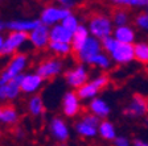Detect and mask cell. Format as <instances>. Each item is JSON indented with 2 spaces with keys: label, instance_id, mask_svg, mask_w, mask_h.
<instances>
[{
  "label": "cell",
  "instance_id": "obj_29",
  "mask_svg": "<svg viewBox=\"0 0 148 146\" xmlns=\"http://www.w3.org/2000/svg\"><path fill=\"white\" fill-rule=\"evenodd\" d=\"M110 3L118 8L145 9L148 7V0H110Z\"/></svg>",
  "mask_w": 148,
  "mask_h": 146
},
{
  "label": "cell",
  "instance_id": "obj_6",
  "mask_svg": "<svg viewBox=\"0 0 148 146\" xmlns=\"http://www.w3.org/2000/svg\"><path fill=\"white\" fill-rule=\"evenodd\" d=\"M64 79H65V83H66L71 90L77 91L78 88H81L83 84H86L90 80L89 67H87V65L78 62V63L74 65L73 67L65 70Z\"/></svg>",
  "mask_w": 148,
  "mask_h": 146
},
{
  "label": "cell",
  "instance_id": "obj_27",
  "mask_svg": "<svg viewBox=\"0 0 148 146\" xmlns=\"http://www.w3.org/2000/svg\"><path fill=\"white\" fill-rule=\"evenodd\" d=\"M135 61L142 65H148V41H138L134 43Z\"/></svg>",
  "mask_w": 148,
  "mask_h": 146
},
{
  "label": "cell",
  "instance_id": "obj_1",
  "mask_svg": "<svg viewBox=\"0 0 148 146\" xmlns=\"http://www.w3.org/2000/svg\"><path fill=\"white\" fill-rule=\"evenodd\" d=\"M102 48H103V52H106L110 55L114 65L126 66V65L135 61L134 45L122 43L115 40L112 36L108 37V38H105V40L102 41Z\"/></svg>",
  "mask_w": 148,
  "mask_h": 146
},
{
  "label": "cell",
  "instance_id": "obj_30",
  "mask_svg": "<svg viewBox=\"0 0 148 146\" xmlns=\"http://www.w3.org/2000/svg\"><path fill=\"white\" fill-rule=\"evenodd\" d=\"M132 20H134L135 28H138L139 31L144 32V33H148V13L145 11L136 13Z\"/></svg>",
  "mask_w": 148,
  "mask_h": 146
},
{
  "label": "cell",
  "instance_id": "obj_18",
  "mask_svg": "<svg viewBox=\"0 0 148 146\" xmlns=\"http://www.w3.org/2000/svg\"><path fill=\"white\" fill-rule=\"evenodd\" d=\"M112 37L122 43L134 45L136 41V29H135V26L131 24L122 25V26H115Z\"/></svg>",
  "mask_w": 148,
  "mask_h": 146
},
{
  "label": "cell",
  "instance_id": "obj_20",
  "mask_svg": "<svg viewBox=\"0 0 148 146\" xmlns=\"http://www.w3.org/2000/svg\"><path fill=\"white\" fill-rule=\"evenodd\" d=\"M20 120V113L13 105H3L0 113V124L4 126H15Z\"/></svg>",
  "mask_w": 148,
  "mask_h": 146
},
{
  "label": "cell",
  "instance_id": "obj_19",
  "mask_svg": "<svg viewBox=\"0 0 148 146\" xmlns=\"http://www.w3.org/2000/svg\"><path fill=\"white\" fill-rule=\"evenodd\" d=\"M45 103H44V99L40 94L32 95V96L28 97L27 100V112L29 116L34 117V119H40L45 115Z\"/></svg>",
  "mask_w": 148,
  "mask_h": 146
},
{
  "label": "cell",
  "instance_id": "obj_4",
  "mask_svg": "<svg viewBox=\"0 0 148 146\" xmlns=\"http://www.w3.org/2000/svg\"><path fill=\"white\" fill-rule=\"evenodd\" d=\"M108 84H110V76L106 73H101L94 78H90L86 84H83L81 88L77 90V94L82 101H90L98 97L101 91H103Z\"/></svg>",
  "mask_w": 148,
  "mask_h": 146
},
{
  "label": "cell",
  "instance_id": "obj_3",
  "mask_svg": "<svg viewBox=\"0 0 148 146\" xmlns=\"http://www.w3.org/2000/svg\"><path fill=\"white\" fill-rule=\"evenodd\" d=\"M28 65H29V57L27 53L20 52L12 55L4 66V69L0 71V84L8 83L18 76H21L27 70Z\"/></svg>",
  "mask_w": 148,
  "mask_h": 146
},
{
  "label": "cell",
  "instance_id": "obj_9",
  "mask_svg": "<svg viewBox=\"0 0 148 146\" xmlns=\"http://www.w3.org/2000/svg\"><path fill=\"white\" fill-rule=\"evenodd\" d=\"M82 111V100L79 99L77 91L70 90L62 95L61 99V112L66 119H74Z\"/></svg>",
  "mask_w": 148,
  "mask_h": 146
},
{
  "label": "cell",
  "instance_id": "obj_34",
  "mask_svg": "<svg viewBox=\"0 0 148 146\" xmlns=\"http://www.w3.org/2000/svg\"><path fill=\"white\" fill-rule=\"evenodd\" d=\"M57 4H60L61 7L69 9V11H71L73 8H75V7H77L78 0H58V1H57Z\"/></svg>",
  "mask_w": 148,
  "mask_h": 146
},
{
  "label": "cell",
  "instance_id": "obj_2",
  "mask_svg": "<svg viewBox=\"0 0 148 146\" xmlns=\"http://www.w3.org/2000/svg\"><path fill=\"white\" fill-rule=\"evenodd\" d=\"M87 28L91 34V37L99 41H103L105 38L112 36L115 29V25L112 22L111 16L106 13H94L87 20Z\"/></svg>",
  "mask_w": 148,
  "mask_h": 146
},
{
  "label": "cell",
  "instance_id": "obj_39",
  "mask_svg": "<svg viewBox=\"0 0 148 146\" xmlns=\"http://www.w3.org/2000/svg\"><path fill=\"white\" fill-rule=\"evenodd\" d=\"M144 124H145V125H147V126H148V115H147V116H145V117H144Z\"/></svg>",
  "mask_w": 148,
  "mask_h": 146
},
{
  "label": "cell",
  "instance_id": "obj_43",
  "mask_svg": "<svg viewBox=\"0 0 148 146\" xmlns=\"http://www.w3.org/2000/svg\"><path fill=\"white\" fill-rule=\"evenodd\" d=\"M0 113H1V107H0Z\"/></svg>",
  "mask_w": 148,
  "mask_h": 146
},
{
  "label": "cell",
  "instance_id": "obj_25",
  "mask_svg": "<svg viewBox=\"0 0 148 146\" xmlns=\"http://www.w3.org/2000/svg\"><path fill=\"white\" fill-rule=\"evenodd\" d=\"M89 66L95 67V69H98V70L102 71V73H106V71H108V70L112 69L114 62H112V59L110 58V55H108L107 53L102 52V53L97 54L95 57L92 58Z\"/></svg>",
  "mask_w": 148,
  "mask_h": 146
},
{
  "label": "cell",
  "instance_id": "obj_33",
  "mask_svg": "<svg viewBox=\"0 0 148 146\" xmlns=\"http://www.w3.org/2000/svg\"><path fill=\"white\" fill-rule=\"evenodd\" d=\"M112 146H132V141L124 134H118V137L112 141Z\"/></svg>",
  "mask_w": 148,
  "mask_h": 146
},
{
  "label": "cell",
  "instance_id": "obj_41",
  "mask_svg": "<svg viewBox=\"0 0 148 146\" xmlns=\"http://www.w3.org/2000/svg\"><path fill=\"white\" fill-rule=\"evenodd\" d=\"M144 11H145V12H147V13H148V7H147V8H145V9H144Z\"/></svg>",
  "mask_w": 148,
  "mask_h": 146
},
{
  "label": "cell",
  "instance_id": "obj_42",
  "mask_svg": "<svg viewBox=\"0 0 148 146\" xmlns=\"http://www.w3.org/2000/svg\"><path fill=\"white\" fill-rule=\"evenodd\" d=\"M147 107H148V97H147Z\"/></svg>",
  "mask_w": 148,
  "mask_h": 146
},
{
  "label": "cell",
  "instance_id": "obj_31",
  "mask_svg": "<svg viewBox=\"0 0 148 146\" xmlns=\"http://www.w3.org/2000/svg\"><path fill=\"white\" fill-rule=\"evenodd\" d=\"M81 24H82V22L79 21V17H78L75 13H73V12H71L70 15L65 18L64 21H62V25H64L66 29H69L71 33H74V32L77 31Z\"/></svg>",
  "mask_w": 148,
  "mask_h": 146
},
{
  "label": "cell",
  "instance_id": "obj_22",
  "mask_svg": "<svg viewBox=\"0 0 148 146\" xmlns=\"http://www.w3.org/2000/svg\"><path fill=\"white\" fill-rule=\"evenodd\" d=\"M74 132L77 133L78 137L85 138V140H92L98 137V128L82 121L81 119L74 122Z\"/></svg>",
  "mask_w": 148,
  "mask_h": 146
},
{
  "label": "cell",
  "instance_id": "obj_16",
  "mask_svg": "<svg viewBox=\"0 0 148 146\" xmlns=\"http://www.w3.org/2000/svg\"><path fill=\"white\" fill-rule=\"evenodd\" d=\"M38 25H41L40 18H13L7 21V31L29 34Z\"/></svg>",
  "mask_w": 148,
  "mask_h": 146
},
{
  "label": "cell",
  "instance_id": "obj_26",
  "mask_svg": "<svg viewBox=\"0 0 148 146\" xmlns=\"http://www.w3.org/2000/svg\"><path fill=\"white\" fill-rule=\"evenodd\" d=\"M90 37H91V34H90V32H89L87 25L86 24H81L79 28L73 33V41H71L73 49L74 50H77L78 48H81L83 43L89 40Z\"/></svg>",
  "mask_w": 148,
  "mask_h": 146
},
{
  "label": "cell",
  "instance_id": "obj_32",
  "mask_svg": "<svg viewBox=\"0 0 148 146\" xmlns=\"http://www.w3.org/2000/svg\"><path fill=\"white\" fill-rule=\"evenodd\" d=\"M81 120L90 125H92V126H95V128H98V125L101 124V121H102L99 117H97L95 115H92V113H90V112L83 113V115L81 116Z\"/></svg>",
  "mask_w": 148,
  "mask_h": 146
},
{
  "label": "cell",
  "instance_id": "obj_28",
  "mask_svg": "<svg viewBox=\"0 0 148 146\" xmlns=\"http://www.w3.org/2000/svg\"><path fill=\"white\" fill-rule=\"evenodd\" d=\"M111 18L115 26H122V25H128L131 18V13L126 8H116L114 12L111 13Z\"/></svg>",
  "mask_w": 148,
  "mask_h": 146
},
{
  "label": "cell",
  "instance_id": "obj_38",
  "mask_svg": "<svg viewBox=\"0 0 148 146\" xmlns=\"http://www.w3.org/2000/svg\"><path fill=\"white\" fill-rule=\"evenodd\" d=\"M5 29H7V22L4 21V20H1V18H0V33H3Z\"/></svg>",
  "mask_w": 148,
  "mask_h": 146
},
{
  "label": "cell",
  "instance_id": "obj_7",
  "mask_svg": "<svg viewBox=\"0 0 148 146\" xmlns=\"http://www.w3.org/2000/svg\"><path fill=\"white\" fill-rule=\"evenodd\" d=\"M70 13H71V11L61 7L60 4L49 3L41 9L40 17L38 18H40L41 24L52 28L57 24H62V21H64Z\"/></svg>",
  "mask_w": 148,
  "mask_h": 146
},
{
  "label": "cell",
  "instance_id": "obj_14",
  "mask_svg": "<svg viewBox=\"0 0 148 146\" xmlns=\"http://www.w3.org/2000/svg\"><path fill=\"white\" fill-rule=\"evenodd\" d=\"M28 42L36 50L48 49L50 43V28L41 24L28 34Z\"/></svg>",
  "mask_w": 148,
  "mask_h": 146
},
{
  "label": "cell",
  "instance_id": "obj_13",
  "mask_svg": "<svg viewBox=\"0 0 148 146\" xmlns=\"http://www.w3.org/2000/svg\"><path fill=\"white\" fill-rule=\"evenodd\" d=\"M44 83H45V80H44L36 71L24 73L21 75V80H20L21 94L27 95V96L36 95L37 92L41 91V88L44 87Z\"/></svg>",
  "mask_w": 148,
  "mask_h": 146
},
{
  "label": "cell",
  "instance_id": "obj_5",
  "mask_svg": "<svg viewBox=\"0 0 148 146\" xmlns=\"http://www.w3.org/2000/svg\"><path fill=\"white\" fill-rule=\"evenodd\" d=\"M34 71L44 80H52L65 73V62L62 61L61 58H57V57L45 58V59H42L40 63L37 65Z\"/></svg>",
  "mask_w": 148,
  "mask_h": 146
},
{
  "label": "cell",
  "instance_id": "obj_21",
  "mask_svg": "<svg viewBox=\"0 0 148 146\" xmlns=\"http://www.w3.org/2000/svg\"><path fill=\"white\" fill-rule=\"evenodd\" d=\"M98 137L103 141L112 142L118 137L116 126L114 125V122L110 120H102L101 124L98 125Z\"/></svg>",
  "mask_w": 148,
  "mask_h": 146
},
{
  "label": "cell",
  "instance_id": "obj_36",
  "mask_svg": "<svg viewBox=\"0 0 148 146\" xmlns=\"http://www.w3.org/2000/svg\"><path fill=\"white\" fill-rule=\"evenodd\" d=\"M132 146H148V142L142 138H135L132 140Z\"/></svg>",
  "mask_w": 148,
  "mask_h": 146
},
{
  "label": "cell",
  "instance_id": "obj_17",
  "mask_svg": "<svg viewBox=\"0 0 148 146\" xmlns=\"http://www.w3.org/2000/svg\"><path fill=\"white\" fill-rule=\"evenodd\" d=\"M87 109L90 113L95 115L101 120H107L108 116L111 115V105L102 97H95L89 101L87 104Z\"/></svg>",
  "mask_w": 148,
  "mask_h": 146
},
{
  "label": "cell",
  "instance_id": "obj_24",
  "mask_svg": "<svg viewBox=\"0 0 148 146\" xmlns=\"http://www.w3.org/2000/svg\"><path fill=\"white\" fill-rule=\"evenodd\" d=\"M48 50L50 52V54L53 57L57 58H66L70 54L74 53V49L71 43H65V42H54V41H50L49 46H48Z\"/></svg>",
  "mask_w": 148,
  "mask_h": 146
},
{
  "label": "cell",
  "instance_id": "obj_44",
  "mask_svg": "<svg viewBox=\"0 0 148 146\" xmlns=\"http://www.w3.org/2000/svg\"><path fill=\"white\" fill-rule=\"evenodd\" d=\"M0 137H1V132H0Z\"/></svg>",
  "mask_w": 148,
  "mask_h": 146
},
{
  "label": "cell",
  "instance_id": "obj_35",
  "mask_svg": "<svg viewBox=\"0 0 148 146\" xmlns=\"http://www.w3.org/2000/svg\"><path fill=\"white\" fill-rule=\"evenodd\" d=\"M15 136H16V138H17V140H23V138L25 137L24 129H23L21 126H17V128L15 129Z\"/></svg>",
  "mask_w": 148,
  "mask_h": 146
},
{
  "label": "cell",
  "instance_id": "obj_23",
  "mask_svg": "<svg viewBox=\"0 0 148 146\" xmlns=\"http://www.w3.org/2000/svg\"><path fill=\"white\" fill-rule=\"evenodd\" d=\"M50 41L71 43V41H73V33L69 29H66L62 24H57L50 28Z\"/></svg>",
  "mask_w": 148,
  "mask_h": 146
},
{
  "label": "cell",
  "instance_id": "obj_11",
  "mask_svg": "<svg viewBox=\"0 0 148 146\" xmlns=\"http://www.w3.org/2000/svg\"><path fill=\"white\" fill-rule=\"evenodd\" d=\"M102 52H103L102 41L97 40L94 37H90L81 48H78L77 50H74V54H75V58H77V61L79 63H85L89 66L92 58Z\"/></svg>",
  "mask_w": 148,
  "mask_h": 146
},
{
  "label": "cell",
  "instance_id": "obj_37",
  "mask_svg": "<svg viewBox=\"0 0 148 146\" xmlns=\"http://www.w3.org/2000/svg\"><path fill=\"white\" fill-rule=\"evenodd\" d=\"M4 41H5V36L3 33H0V55H1V52H3L4 48Z\"/></svg>",
  "mask_w": 148,
  "mask_h": 146
},
{
  "label": "cell",
  "instance_id": "obj_40",
  "mask_svg": "<svg viewBox=\"0 0 148 146\" xmlns=\"http://www.w3.org/2000/svg\"><path fill=\"white\" fill-rule=\"evenodd\" d=\"M48 1H58V0H48Z\"/></svg>",
  "mask_w": 148,
  "mask_h": 146
},
{
  "label": "cell",
  "instance_id": "obj_10",
  "mask_svg": "<svg viewBox=\"0 0 148 146\" xmlns=\"http://www.w3.org/2000/svg\"><path fill=\"white\" fill-rule=\"evenodd\" d=\"M28 42V34L20 33V32H8L5 34V41H4V48L1 52V57L11 58L12 55L21 52V49Z\"/></svg>",
  "mask_w": 148,
  "mask_h": 146
},
{
  "label": "cell",
  "instance_id": "obj_45",
  "mask_svg": "<svg viewBox=\"0 0 148 146\" xmlns=\"http://www.w3.org/2000/svg\"><path fill=\"white\" fill-rule=\"evenodd\" d=\"M61 146H65V145H61Z\"/></svg>",
  "mask_w": 148,
  "mask_h": 146
},
{
  "label": "cell",
  "instance_id": "obj_8",
  "mask_svg": "<svg viewBox=\"0 0 148 146\" xmlns=\"http://www.w3.org/2000/svg\"><path fill=\"white\" fill-rule=\"evenodd\" d=\"M48 133L56 142L65 145L70 138V126L61 116H53L48 121Z\"/></svg>",
  "mask_w": 148,
  "mask_h": 146
},
{
  "label": "cell",
  "instance_id": "obj_15",
  "mask_svg": "<svg viewBox=\"0 0 148 146\" xmlns=\"http://www.w3.org/2000/svg\"><path fill=\"white\" fill-rule=\"evenodd\" d=\"M20 80H21V76H18L8 83L0 84V103H11L20 97L21 95Z\"/></svg>",
  "mask_w": 148,
  "mask_h": 146
},
{
  "label": "cell",
  "instance_id": "obj_12",
  "mask_svg": "<svg viewBox=\"0 0 148 146\" xmlns=\"http://www.w3.org/2000/svg\"><path fill=\"white\" fill-rule=\"evenodd\" d=\"M124 116L132 120L144 119L148 115V107H147V97L143 96L140 94L132 95V97L130 99L128 104L126 105L123 111Z\"/></svg>",
  "mask_w": 148,
  "mask_h": 146
}]
</instances>
